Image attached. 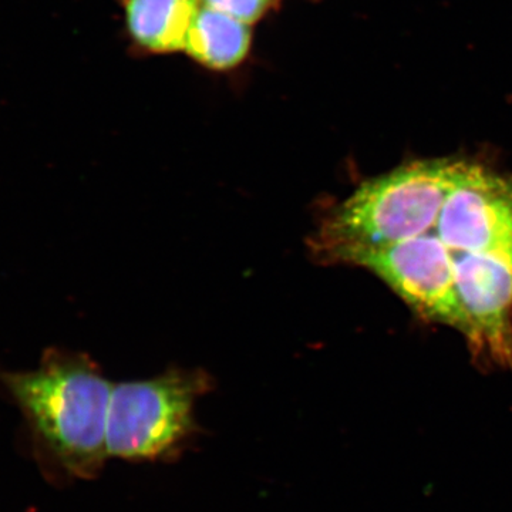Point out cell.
<instances>
[{
  "label": "cell",
  "mask_w": 512,
  "mask_h": 512,
  "mask_svg": "<svg viewBox=\"0 0 512 512\" xmlns=\"http://www.w3.org/2000/svg\"><path fill=\"white\" fill-rule=\"evenodd\" d=\"M28 424L40 466L57 481L93 480L109 460L113 384L83 353L49 350L30 372L2 373Z\"/></svg>",
  "instance_id": "cell-1"
},
{
  "label": "cell",
  "mask_w": 512,
  "mask_h": 512,
  "mask_svg": "<svg viewBox=\"0 0 512 512\" xmlns=\"http://www.w3.org/2000/svg\"><path fill=\"white\" fill-rule=\"evenodd\" d=\"M350 265L379 276L421 318L450 326L467 338L470 326L454 285L453 252L439 237L427 232L356 256Z\"/></svg>",
  "instance_id": "cell-4"
},
{
  "label": "cell",
  "mask_w": 512,
  "mask_h": 512,
  "mask_svg": "<svg viewBox=\"0 0 512 512\" xmlns=\"http://www.w3.org/2000/svg\"><path fill=\"white\" fill-rule=\"evenodd\" d=\"M249 46L251 30L247 23L204 6L195 15L185 50L210 69L227 70L245 59Z\"/></svg>",
  "instance_id": "cell-8"
},
{
  "label": "cell",
  "mask_w": 512,
  "mask_h": 512,
  "mask_svg": "<svg viewBox=\"0 0 512 512\" xmlns=\"http://www.w3.org/2000/svg\"><path fill=\"white\" fill-rule=\"evenodd\" d=\"M436 231L453 252L512 249V181L478 161L464 160Z\"/></svg>",
  "instance_id": "cell-6"
},
{
  "label": "cell",
  "mask_w": 512,
  "mask_h": 512,
  "mask_svg": "<svg viewBox=\"0 0 512 512\" xmlns=\"http://www.w3.org/2000/svg\"><path fill=\"white\" fill-rule=\"evenodd\" d=\"M464 160L407 163L365 181L320 220L309 248L320 264H352L356 256L436 229L441 207Z\"/></svg>",
  "instance_id": "cell-2"
},
{
  "label": "cell",
  "mask_w": 512,
  "mask_h": 512,
  "mask_svg": "<svg viewBox=\"0 0 512 512\" xmlns=\"http://www.w3.org/2000/svg\"><path fill=\"white\" fill-rule=\"evenodd\" d=\"M212 389L201 369H168L147 380L113 384L107 448L130 463H171L201 434L195 406Z\"/></svg>",
  "instance_id": "cell-3"
},
{
  "label": "cell",
  "mask_w": 512,
  "mask_h": 512,
  "mask_svg": "<svg viewBox=\"0 0 512 512\" xmlns=\"http://www.w3.org/2000/svg\"><path fill=\"white\" fill-rule=\"evenodd\" d=\"M200 0H126L127 28L150 52L185 49Z\"/></svg>",
  "instance_id": "cell-7"
},
{
  "label": "cell",
  "mask_w": 512,
  "mask_h": 512,
  "mask_svg": "<svg viewBox=\"0 0 512 512\" xmlns=\"http://www.w3.org/2000/svg\"><path fill=\"white\" fill-rule=\"evenodd\" d=\"M453 252V251H451ZM454 285L478 359L512 369V249L454 255Z\"/></svg>",
  "instance_id": "cell-5"
},
{
  "label": "cell",
  "mask_w": 512,
  "mask_h": 512,
  "mask_svg": "<svg viewBox=\"0 0 512 512\" xmlns=\"http://www.w3.org/2000/svg\"><path fill=\"white\" fill-rule=\"evenodd\" d=\"M200 2L205 8L217 10L249 25L264 15L271 0H200Z\"/></svg>",
  "instance_id": "cell-9"
}]
</instances>
